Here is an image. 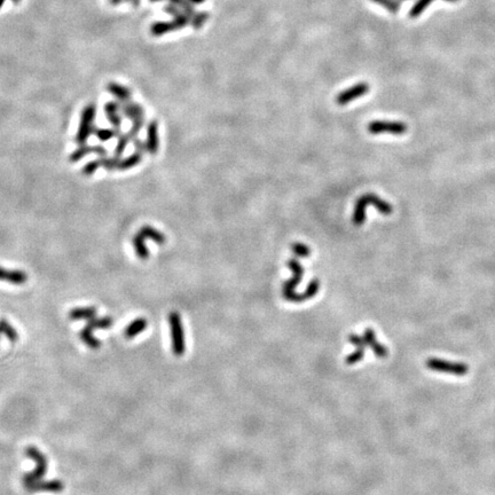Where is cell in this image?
I'll use <instances>...</instances> for the list:
<instances>
[{
  "label": "cell",
  "mask_w": 495,
  "mask_h": 495,
  "mask_svg": "<svg viewBox=\"0 0 495 495\" xmlns=\"http://www.w3.org/2000/svg\"><path fill=\"white\" fill-rule=\"evenodd\" d=\"M348 341L351 342V344L354 345L355 351L361 352V353L365 354V350H366L367 345H366L365 340H363V337L357 336V335L352 334V335H350V336H348Z\"/></svg>",
  "instance_id": "obj_33"
},
{
  "label": "cell",
  "mask_w": 495,
  "mask_h": 495,
  "mask_svg": "<svg viewBox=\"0 0 495 495\" xmlns=\"http://www.w3.org/2000/svg\"><path fill=\"white\" fill-rule=\"evenodd\" d=\"M133 146H134V148H135V151L137 152H147V146H146V142H144L142 140H140V139L135 137L133 140Z\"/></svg>",
  "instance_id": "obj_38"
},
{
  "label": "cell",
  "mask_w": 495,
  "mask_h": 495,
  "mask_svg": "<svg viewBox=\"0 0 495 495\" xmlns=\"http://www.w3.org/2000/svg\"><path fill=\"white\" fill-rule=\"evenodd\" d=\"M3 2H5V0H0V7L3 5Z\"/></svg>",
  "instance_id": "obj_45"
},
{
  "label": "cell",
  "mask_w": 495,
  "mask_h": 495,
  "mask_svg": "<svg viewBox=\"0 0 495 495\" xmlns=\"http://www.w3.org/2000/svg\"><path fill=\"white\" fill-rule=\"evenodd\" d=\"M100 167H102V163L100 157L97 159H92V161L87 162L86 164L81 167V174L85 177H91L97 172Z\"/></svg>",
  "instance_id": "obj_29"
},
{
  "label": "cell",
  "mask_w": 495,
  "mask_h": 495,
  "mask_svg": "<svg viewBox=\"0 0 495 495\" xmlns=\"http://www.w3.org/2000/svg\"><path fill=\"white\" fill-rule=\"evenodd\" d=\"M363 340L366 342V345L373 350L380 359H385L389 355V350L386 346H384L377 341L376 335L372 328H366L365 334H363Z\"/></svg>",
  "instance_id": "obj_13"
},
{
  "label": "cell",
  "mask_w": 495,
  "mask_h": 495,
  "mask_svg": "<svg viewBox=\"0 0 495 495\" xmlns=\"http://www.w3.org/2000/svg\"><path fill=\"white\" fill-rule=\"evenodd\" d=\"M103 110H105L107 119L109 120V123L112 124L113 127L120 130L123 124V115L122 113H120V110H122V103L118 101H109L106 103Z\"/></svg>",
  "instance_id": "obj_10"
},
{
  "label": "cell",
  "mask_w": 495,
  "mask_h": 495,
  "mask_svg": "<svg viewBox=\"0 0 495 495\" xmlns=\"http://www.w3.org/2000/svg\"><path fill=\"white\" fill-rule=\"evenodd\" d=\"M169 326L171 335V346L172 353L177 357H181L186 352V340L185 330L181 321V316L178 312H171L169 314Z\"/></svg>",
  "instance_id": "obj_2"
},
{
  "label": "cell",
  "mask_w": 495,
  "mask_h": 495,
  "mask_svg": "<svg viewBox=\"0 0 495 495\" xmlns=\"http://www.w3.org/2000/svg\"><path fill=\"white\" fill-rule=\"evenodd\" d=\"M180 7L183 8V13L185 14V15H187L188 17H191L195 14L194 13V6H193V3L190 1V0H183Z\"/></svg>",
  "instance_id": "obj_37"
},
{
  "label": "cell",
  "mask_w": 495,
  "mask_h": 495,
  "mask_svg": "<svg viewBox=\"0 0 495 495\" xmlns=\"http://www.w3.org/2000/svg\"><path fill=\"white\" fill-rule=\"evenodd\" d=\"M126 1L131 2V3H132V5H133V6H135V7L139 6V3H140V0H126Z\"/></svg>",
  "instance_id": "obj_41"
},
{
  "label": "cell",
  "mask_w": 495,
  "mask_h": 495,
  "mask_svg": "<svg viewBox=\"0 0 495 495\" xmlns=\"http://www.w3.org/2000/svg\"><path fill=\"white\" fill-rule=\"evenodd\" d=\"M12 1H13L14 3H19V2L21 1V0H12Z\"/></svg>",
  "instance_id": "obj_44"
},
{
  "label": "cell",
  "mask_w": 495,
  "mask_h": 495,
  "mask_svg": "<svg viewBox=\"0 0 495 495\" xmlns=\"http://www.w3.org/2000/svg\"><path fill=\"white\" fill-rule=\"evenodd\" d=\"M188 23H190V17H188L187 15H185L184 13H180L179 15L174 17L173 21H172L174 30L183 29V28L186 27Z\"/></svg>",
  "instance_id": "obj_34"
},
{
  "label": "cell",
  "mask_w": 495,
  "mask_h": 495,
  "mask_svg": "<svg viewBox=\"0 0 495 495\" xmlns=\"http://www.w3.org/2000/svg\"><path fill=\"white\" fill-rule=\"evenodd\" d=\"M164 10H165V12L167 14L172 15L173 17H176V16H178L180 14V9L178 8V6L177 5H173V3H171V2L167 6H165Z\"/></svg>",
  "instance_id": "obj_39"
},
{
  "label": "cell",
  "mask_w": 495,
  "mask_h": 495,
  "mask_svg": "<svg viewBox=\"0 0 495 495\" xmlns=\"http://www.w3.org/2000/svg\"><path fill=\"white\" fill-rule=\"evenodd\" d=\"M208 13L202 12V13H196L194 14L193 16L190 17V24L194 29H201V28L204 26V23L208 20Z\"/></svg>",
  "instance_id": "obj_31"
},
{
  "label": "cell",
  "mask_w": 495,
  "mask_h": 495,
  "mask_svg": "<svg viewBox=\"0 0 495 495\" xmlns=\"http://www.w3.org/2000/svg\"><path fill=\"white\" fill-rule=\"evenodd\" d=\"M446 1H451V2H457V1H458V0H446Z\"/></svg>",
  "instance_id": "obj_46"
},
{
  "label": "cell",
  "mask_w": 495,
  "mask_h": 495,
  "mask_svg": "<svg viewBox=\"0 0 495 495\" xmlns=\"http://www.w3.org/2000/svg\"><path fill=\"white\" fill-rule=\"evenodd\" d=\"M120 113H122L123 117H125V118L131 120V122H133V120L139 118H145L144 107L133 101L122 103V110H120Z\"/></svg>",
  "instance_id": "obj_15"
},
{
  "label": "cell",
  "mask_w": 495,
  "mask_h": 495,
  "mask_svg": "<svg viewBox=\"0 0 495 495\" xmlns=\"http://www.w3.org/2000/svg\"><path fill=\"white\" fill-rule=\"evenodd\" d=\"M132 244L137 257L140 261H147L149 256H151V252H149V249L146 244V238L140 233H137L132 238Z\"/></svg>",
  "instance_id": "obj_19"
},
{
  "label": "cell",
  "mask_w": 495,
  "mask_h": 495,
  "mask_svg": "<svg viewBox=\"0 0 495 495\" xmlns=\"http://www.w3.org/2000/svg\"><path fill=\"white\" fill-rule=\"evenodd\" d=\"M291 250H293L294 254L298 256V257L306 258V257H308L309 255H311V249H309L306 244H303V243L293 244L291 245Z\"/></svg>",
  "instance_id": "obj_32"
},
{
  "label": "cell",
  "mask_w": 495,
  "mask_h": 495,
  "mask_svg": "<svg viewBox=\"0 0 495 495\" xmlns=\"http://www.w3.org/2000/svg\"><path fill=\"white\" fill-rule=\"evenodd\" d=\"M26 455L36 463V468H35L34 471L23 475L22 482H23L24 486L40 480L42 477L46 475V472H47V468H48L47 457H46L45 455L42 454L37 447H35V446L27 447L26 448Z\"/></svg>",
  "instance_id": "obj_3"
},
{
  "label": "cell",
  "mask_w": 495,
  "mask_h": 495,
  "mask_svg": "<svg viewBox=\"0 0 495 495\" xmlns=\"http://www.w3.org/2000/svg\"><path fill=\"white\" fill-rule=\"evenodd\" d=\"M97 316V308L94 306H87V307H76L70 309L69 319L73 321H79V320H91Z\"/></svg>",
  "instance_id": "obj_18"
},
{
  "label": "cell",
  "mask_w": 495,
  "mask_h": 495,
  "mask_svg": "<svg viewBox=\"0 0 495 495\" xmlns=\"http://www.w3.org/2000/svg\"><path fill=\"white\" fill-rule=\"evenodd\" d=\"M132 141V137L127 133H120L118 137H117V144L115 147V156L117 157H120L123 155V152H125V149L127 147V145Z\"/></svg>",
  "instance_id": "obj_26"
},
{
  "label": "cell",
  "mask_w": 495,
  "mask_h": 495,
  "mask_svg": "<svg viewBox=\"0 0 495 495\" xmlns=\"http://www.w3.org/2000/svg\"><path fill=\"white\" fill-rule=\"evenodd\" d=\"M319 288H320L319 280L314 279V280H312L311 282L308 283V286H307V288H306V290L304 291V293L297 294L296 291H294V293L282 294V295H283V298L286 299V301H288V302L302 303V302L308 301V299H311V298L314 297L315 295H316V293H318Z\"/></svg>",
  "instance_id": "obj_12"
},
{
  "label": "cell",
  "mask_w": 495,
  "mask_h": 495,
  "mask_svg": "<svg viewBox=\"0 0 495 495\" xmlns=\"http://www.w3.org/2000/svg\"><path fill=\"white\" fill-rule=\"evenodd\" d=\"M109 2L112 3V5L116 6V5H119V3L122 2V0H109Z\"/></svg>",
  "instance_id": "obj_43"
},
{
  "label": "cell",
  "mask_w": 495,
  "mask_h": 495,
  "mask_svg": "<svg viewBox=\"0 0 495 495\" xmlns=\"http://www.w3.org/2000/svg\"><path fill=\"white\" fill-rule=\"evenodd\" d=\"M368 91H369V85L361 81V83L355 84L352 87L347 88V90L341 92L336 98V103L340 106H345L347 105V103H350L351 101H353L354 99L361 98L362 95L367 94L368 93Z\"/></svg>",
  "instance_id": "obj_6"
},
{
  "label": "cell",
  "mask_w": 495,
  "mask_h": 495,
  "mask_svg": "<svg viewBox=\"0 0 495 495\" xmlns=\"http://www.w3.org/2000/svg\"><path fill=\"white\" fill-rule=\"evenodd\" d=\"M142 158H144V152L135 151L133 154L127 156V157L120 158L118 170L119 171H127V170L133 169V167L140 164Z\"/></svg>",
  "instance_id": "obj_22"
},
{
  "label": "cell",
  "mask_w": 495,
  "mask_h": 495,
  "mask_svg": "<svg viewBox=\"0 0 495 495\" xmlns=\"http://www.w3.org/2000/svg\"><path fill=\"white\" fill-rule=\"evenodd\" d=\"M288 267L293 270V277L283 283L282 294L294 293L299 282L303 280V276H304L305 273V269L303 268L301 263H299L297 259H290V261L288 262Z\"/></svg>",
  "instance_id": "obj_7"
},
{
  "label": "cell",
  "mask_w": 495,
  "mask_h": 495,
  "mask_svg": "<svg viewBox=\"0 0 495 495\" xmlns=\"http://www.w3.org/2000/svg\"><path fill=\"white\" fill-rule=\"evenodd\" d=\"M120 133H122L120 132V130L115 129V127H114V129H107V127H101V129H100V127H94L93 131V134L101 142H107L112 140L114 138H117Z\"/></svg>",
  "instance_id": "obj_24"
},
{
  "label": "cell",
  "mask_w": 495,
  "mask_h": 495,
  "mask_svg": "<svg viewBox=\"0 0 495 495\" xmlns=\"http://www.w3.org/2000/svg\"><path fill=\"white\" fill-rule=\"evenodd\" d=\"M147 152L151 155H156L159 149V134L157 120L152 119L147 124V138H146Z\"/></svg>",
  "instance_id": "obj_11"
},
{
  "label": "cell",
  "mask_w": 495,
  "mask_h": 495,
  "mask_svg": "<svg viewBox=\"0 0 495 495\" xmlns=\"http://www.w3.org/2000/svg\"><path fill=\"white\" fill-rule=\"evenodd\" d=\"M100 159H101L102 163V169H105L107 171H114V170H118V165L120 162V157H117V156H100Z\"/></svg>",
  "instance_id": "obj_28"
},
{
  "label": "cell",
  "mask_w": 495,
  "mask_h": 495,
  "mask_svg": "<svg viewBox=\"0 0 495 495\" xmlns=\"http://www.w3.org/2000/svg\"><path fill=\"white\" fill-rule=\"evenodd\" d=\"M1 335L7 337V340L12 342V343H15L20 338V335L16 329L6 319H0V336Z\"/></svg>",
  "instance_id": "obj_23"
},
{
  "label": "cell",
  "mask_w": 495,
  "mask_h": 495,
  "mask_svg": "<svg viewBox=\"0 0 495 495\" xmlns=\"http://www.w3.org/2000/svg\"><path fill=\"white\" fill-rule=\"evenodd\" d=\"M190 1L193 3V5H198V3H203L205 0H190Z\"/></svg>",
  "instance_id": "obj_42"
},
{
  "label": "cell",
  "mask_w": 495,
  "mask_h": 495,
  "mask_svg": "<svg viewBox=\"0 0 495 495\" xmlns=\"http://www.w3.org/2000/svg\"><path fill=\"white\" fill-rule=\"evenodd\" d=\"M95 115H97V107H95L94 103H88L81 110L79 125H78L77 133L75 135V142L77 145H85L87 142L88 138L91 137V134H93L95 127Z\"/></svg>",
  "instance_id": "obj_1"
},
{
  "label": "cell",
  "mask_w": 495,
  "mask_h": 495,
  "mask_svg": "<svg viewBox=\"0 0 495 495\" xmlns=\"http://www.w3.org/2000/svg\"><path fill=\"white\" fill-rule=\"evenodd\" d=\"M29 280L28 274L21 269H7L0 266V281H5L15 286H22Z\"/></svg>",
  "instance_id": "obj_14"
},
{
  "label": "cell",
  "mask_w": 495,
  "mask_h": 495,
  "mask_svg": "<svg viewBox=\"0 0 495 495\" xmlns=\"http://www.w3.org/2000/svg\"><path fill=\"white\" fill-rule=\"evenodd\" d=\"M139 233H140L146 240H151L158 245H163L166 242L165 235L152 226L149 225L142 226L140 230H139Z\"/></svg>",
  "instance_id": "obj_20"
},
{
  "label": "cell",
  "mask_w": 495,
  "mask_h": 495,
  "mask_svg": "<svg viewBox=\"0 0 495 495\" xmlns=\"http://www.w3.org/2000/svg\"><path fill=\"white\" fill-rule=\"evenodd\" d=\"M374 1L386 7V8L392 13H397L399 9V3L397 1H394V0H374Z\"/></svg>",
  "instance_id": "obj_36"
},
{
  "label": "cell",
  "mask_w": 495,
  "mask_h": 495,
  "mask_svg": "<svg viewBox=\"0 0 495 495\" xmlns=\"http://www.w3.org/2000/svg\"><path fill=\"white\" fill-rule=\"evenodd\" d=\"M426 368L437 373L452 374V375L462 377L469 373V366L463 362H454L443 360L438 358H429L425 362Z\"/></svg>",
  "instance_id": "obj_4"
},
{
  "label": "cell",
  "mask_w": 495,
  "mask_h": 495,
  "mask_svg": "<svg viewBox=\"0 0 495 495\" xmlns=\"http://www.w3.org/2000/svg\"><path fill=\"white\" fill-rule=\"evenodd\" d=\"M151 1H162V0H151Z\"/></svg>",
  "instance_id": "obj_47"
},
{
  "label": "cell",
  "mask_w": 495,
  "mask_h": 495,
  "mask_svg": "<svg viewBox=\"0 0 495 495\" xmlns=\"http://www.w3.org/2000/svg\"><path fill=\"white\" fill-rule=\"evenodd\" d=\"M88 154H95L98 156H106L108 154L107 149L103 147L102 145H80L79 147L71 152L69 156V161L71 163H76L79 162L80 159H83L85 156H87Z\"/></svg>",
  "instance_id": "obj_9"
},
{
  "label": "cell",
  "mask_w": 495,
  "mask_h": 495,
  "mask_svg": "<svg viewBox=\"0 0 495 495\" xmlns=\"http://www.w3.org/2000/svg\"><path fill=\"white\" fill-rule=\"evenodd\" d=\"M93 331H94V329L92 328V327L86 325L83 329L80 330L79 337H80L81 342H83L85 345H87L88 347L92 348V350H98V348L102 345V343L98 340L97 337L94 336Z\"/></svg>",
  "instance_id": "obj_21"
},
{
  "label": "cell",
  "mask_w": 495,
  "mask_h": 495,
  "mask_svg": "<svg viewBox=\"0 0 495 495\" xmlns=\"http://www.w3.org/2000/svg\"><path fill=\"white\" fill-rule=\"evenodd\" d=\"M368 131L372 134L390 133L400 135L407 132V125L402 122H389V120H375L369 123Z\"/></svg>",
  "instance_id": "obj_5"
},
{
  "label": "cell",
  "mask_w": 495,
  "mask_h": 495,
  "mask_svg": "<svg viewBox=\"0 0 495 495\" xmlns=\"http://www.w3.org/2000/svg\"><path fill=\"white\" fill-rule=\"evenodd\" d=\"M147 327H148V321L145 318L134 319L132 322L126 326L125 330H124V336H125L126 340H132L135 336L144 333Z\"/></svg>",
  "instance_id": "obj_17"
},
{
  "label": "cell",
  "mask_w": 495,
  "mask_h": 495,
  "mask_svg": "<svg viewBox=\"0 0 495 495\" xmlns=\"http://www.w3.org/2000/svg\"><path fill=\"white\" fill-rule=\"evenodd\" d=\"M107 91L109 92L113 97H115L116 100L120 103H126L131 101V98H132V92H131L130 88H127L123 85L117 84L115 81H112L107 85Z\"/></svg>",
  "instance_id": "obj_16"
},
{
  "label": "cell",
  "mask_w": 495,
  "mask_h": 495,
  "mask_svg": "<svg viewBox=\"0 0 495 495\" xmlns=\"http://www.w3.org/2000/svg\"><path fill=\"white\" fill-rule=\"evenodd\" d=\"M432 1L433 0H418V1L415 2V5L412 7L409 15H411L412 17H418L419 14H422L423 12H424L426 7H428Z\"/></svg>",
  "instance_id": "obj_30"
},
{
  "label": "cell",
  "mask_w": 495,
  "mask_h": 495,
  "mask_svg": "<svg viewBox=\"0 0 495 495\" xmlns=\"http://www.w3.org/2000/svg\"><path fill=\"white\" fill-rule=\"evenodd\" d=\"M172 30H174L172 22H156L151 28V33L156 37L170 33Z\"/></svg>",
  "instance_id": "obj_27"
},
{
  "label": "cell",
  "mask_w": 495,
  "mask_h": 495,
  "mask_svg": "<svg viewBox=\"0 0 495 495\" xmlns=\"http://www.w3.org/2000/svg\"><path fill=\"white\" fill-rule=\"evenodd\" d=\"M26 491L29 493H37V492H49V493H60L65 490V485L61 480L53 479V480H38L29 485L24 486Z\"/></svg>",
  "instance_id": "obj_8"
},
{
  "label": "cell",
  "mask_w": 495,
  "mask_h": 495,
  "mask_svg": "<svg viewBox=\"0 0 495 495\" xmlns=\"http://www.w3.org/2000/svg\"><path fill=\"white\" fill-rule=\"evenodd\" d=\"M145 123H146L145 118H139V119L133 120L132 126H131V130L129 131V134L131 135V137H132V140L135 137H137L139 133H140V131H141L142 127H144Z\"/></svg>",
  "instance_id": "obj_35"
},
{
  "label": "cell",
  "mask_w": 495,
  "mask_h": 495,
  "mask_svg": "<svg viewBox=\"0 0 495 495\" xmlns=\"http://www.w3.org/2000/svg\"><path fill=\"white\" fill-rule=\"evenodd\" d=\"M169 1H170L171 3H173V5L180 6V5H181V2H183V0H169Z\"/></svg>",
  "instance_id": "obj_40"
},
{
  "label": "cell",
  "mask_w": 495,
  "mask_h": 495,
  "mask_svg": "<svg viewBox=\"0 0 495 495\" xmlns=\"http://www.w3.org/2000/svg\"><path fill=\"white\" fill-rule=\"evenodd\" d=\"M87 325L95 329H108L114 325V319L112 316H102V318H95L88 320Z\"/></svg>",
  "instance_id": "obj_25"
}]
</instances>
